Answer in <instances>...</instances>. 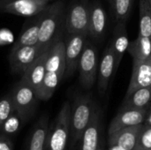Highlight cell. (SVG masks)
Wrapping results in <instances>:
<instances>
[{
  "label": "cell",
  "instance_id": "obj_1",
  "mask_svg": "<svg viewBox=\"0 0 151 150\" xmlns=\"http://www.w3.org/2000/svg\"><path fill=\"white\" fill-rule=\"evenodd\" d=\"M65 72V42L58 38L49 49L46 72L38 99L48 101L53 95Z\"/></svg>",
  "mask_w": 151,
  "mask_h": 150
},
{
  "label": "cell",
  "instance_id": "obj_2",
  "mask_svg": "<svg viewBox=\"0 0 151 150\" xmlns=\"http://www.w3.org/2000/svg\"><path fill=\"white\" fill-rule=\"evenodd\" d=\"M97 105L90 94L78 95L71 105V132L70 146L75 149L89 125Z\"/></svg>",
  "mask_w": 151,
  "mask_h": 150
},
{
  "label": "cell",
  "instance_id": "obj_3",
  "mask_svg": "<svg viewBox=\"0 0 151 150\" xmlns=\"http://www.w3.org/2000/svg\"><path fill=\"white\" fill-rule=\"evenodd\" d=\"M64 4L61 2H55L42 11L40 17L38 45L47 50L58 38V30L64 17Z\"/></svg>",
  "mask_w": 151,
  "mask_h": 150
},
{
  "label": "cell",
  "instance_id": "obj_4",
  "mask_svg": "<svg viewBox=\"0 0 151 150\" xmlns=\"http://www.w3.org/2000/svg\"><path fill=\"white\" fill-rule=\"evenodd\" d=\"M71 132V104L65 102L49 130L46 150H66Z\"/></svg>",
  "mask_w": 151,
  "mask_h": 150
},
{
  "label": "cell",
  "instance_id": "obj_5",
  "mask_svg": "<svg viewBox=\"0 0 151 150\" xmlns=\"http://www.w3.org/2000/svg\"><path fill=\"white\" fill-rule=\"evenodd\" d=\"M80 82L86 90L92 88L96 80L98 72L97 50L90 42H86L79 61Z\"/></svg>",
  "mask_w": 151,
  "mask_h": 150
},
{
  "label": "cell",
  "instance_id": "obj_6",
  "mask_svg": "<svg viewBox=\"0 0 151 150\" xmlns=\"http://www.w3.org/2000/svg\"><path fill=\"white\" fill-rule=\"evenodd\" d=\"M11 96L16 112L21 117L24 122L27 121L31 117L36 102L39 100L36 93L27 83L20 80L15 85Z\"/></svg>",
  "mask_w": 151,
  "mask_h": 150
},
{
  "label": "cell",
  "instance_id": "obj_7",
  "mask_svg": "<svg viewBox=\"0 0 151 150\" xmlns=\"http://www.w3.org/2000/svg\"><path fill=\"white\" fill-rule=\"evenodd\" d=\"M48 4L49 0H0V11L31 17L40 14Z\"/></svg>",
  "mask_w": 151,
  "mask_h": 150
},
{
  "label": "cell",
  "instance_id": "obj_8",
  "mask_svg": "<svg viewBox=\"0 0 151 150\" xmlns=\"http://www.w3.org/2000/svg\"><path fill=\"white\" fill-rule=\"evenodd\" d=\"M90 6L85 3L72 5L66 17L65 27L68 34H85L88 35Z\"/></svg>",
  "mask_w": 151,
  "mask_h": 150
},
{
  "label": "cell",
  "instance_id": "obj_9",
  "mask_svg": "<svg viewBox=\"0 0 151 150\" xmlns=\"http://www.w3.org/2000/svg\"><path fill=\"white\" fill-rule=\"evenodd\" d=\"M88 34H69L65 42V76H71L78 68L79 61L86 44Z\"/></svg>",
  "mask_w": 151,
  "mask_h": 150
},
{
  "label": "cell",
  "instance_id": "obj_10",
  "mask_svg": "<svg viewBox=\"0 0 151 150\" xmlns=\"http://www.w3.org/2000/svg\"><path fill=\"white\" fill-rule=\"evenodd\" d=\"M44 51L38 44L12 49L9 57L10 66L14 72L23 74L27 68Z\"/></svg>",
  "mask_w": 151,
  "mask_h": 150
},
{
  "label": "cell",
  "instance_id": "obj_11",
  "mask_svg": "<svg viewBox=\"0 0 151 150\" xmlns=\"http://www.w3.org/2000/svg\"><path fill=\"white\" fill-rule=\"evenodd\" d=\"M150 108L146 109H120L117 116L112 119L108 129L111 135L123 128L144 124Z\"/></svg>",
  "mask_w": 151,
  "mask_h": 150
},
{
  "label": "cell",
  "instance_id": "obj_12",
  "mask_svg": "<svg viewBox=\"0 0 151 150\" xmlns=\"http://www.w3.org/2000/svg\"><path fill=\"white\" fill-rule=\"evenodd\" d=\"M117 71L118 68L116 66V57L111 45L109 44L104 50L101 62L98 65L97 89L101 95H104L106 93L110 86V82Z\"/></svg>",
  "mask_w": 151,
  "mask_h": 150
},
{
  "label": "cell",
  "instance_id": "obj_13",
  "mask_svg": "<svg viewBox=\"0 0 151 150\" xmlns=\"http://www.w3.org/2000/svg\"><path fill=\"white\" fill-rule=\"evenodd\" d=\"M49 50L42 52L24 72L21 80L27 83L39 97L46 72V60Z\"/></svg>",
  "mask_w": 151,
  "mask_h": 150
},
{
  "label": "cell",
  "instance_id": "obj_14",
  "mask_svg": "<svg viewBox=\"0 0 151 150\" xmlns=\"http://www.w3.org/2000/svg\"><path fill=\"white\" fill-rule=\"evenodd\" d=\"M151 87V56L142 61H134L133 72L126 96L141 88Z\"/></svg>",
  "mask_w": 151,
  "mask_h": 150
},
{
  "label": "cell",
  "instance_id": "obj_15",
  "mask_svg": "<svg viewBox=\"0 0 151 150\" xmlns=\"http://www.w3.org/2000/svg\"><path fill=\"white\" fill-rule=\"evenodd\" d=\"M143 124L123 128L109 136V146H117L124 150H134Z\"/></svg>",
  "mask_w": 151,
  "mask_h": 150
},
{
  "label": "cell",
  "instance_id": "obj_16",
  "mask_svg": "<svg viewBox=\"0 0 151 150\" xmlns=\"http://www.w3.org/2000/svg\"><path fill=\"white\" fill-rule=\"evenodd\" d=\"M101 110L97 107L89 125L84 131L81 140L80 150H96L100 141Z\"/></svg>",
  "mask_w": 151,
  "mask_h": 150
},
{
  "label": "cell",
  "instance_id": "obj_17",
  "mask_svg": "<svg viewBox=\"0 0 151 150\" xmlns=\"http://www.w3.org/2000/svg\"><path fill=\"white\" fill-rule=\"evenodd\" d=\"M129 44H130V42H129L127 32L126 22L119 21L114 28L112 39L110 43L112 49V51L116 57L117 68H119L126 51H127Z\"/></svg>",
  "mask_w": 151,
  "mask_h": 150
},
{
  "label": "cell",
  "instance_id": "obj_18",
  "mask_svg": "<svg viewBox=\"0 0 151 150\" xmlns=\"http://www.w3.org/2000/svg\"><path fill=\"white\" fill-rule=\"evenodd\" d=\"M107 16L103 5L99 3L93 4L90 6L88 35L95 39L104 36L106 30Z\"/></svg>",
  "mask_w": 151,
  "mask_h": 150
},
{
  "label": "cell",
  "instance_id": "obj_19",
  "mask_svg": "<svg viewBox=\"0 0 151 150\" xmlns=\"http://www.w3.org/2000/svg\"><path fill=\"white\" fill-rule=\"evenodd\" d=\"M49 130L47 117H42L36 122L32 132L28 150H46Z\"/></svg>",
  "mask_w": 151,
  "mask_h": 150
},
{
  "label": "cell",
  "instance_id": "obj_20",
  "mask_svg": "<svg viewBox=\"0 0 151 150\" xmlns=\"http://www.w3.org/2000/svg\"><path fill=\"white\" fill-rule=\"evenodd\" d=\"M151 103V87L141 88L125 97L120 109H146Z\"/></svg>",
  "mask_w": 151,
  "mask_h": 150
},
{
  "label": "cell",
  "instance_id": "obj_21",
  "mask_svg": "<svg viewBox=\"0 0 151 150\" xmlns=\"http://www.w3.org/2000/svg\"><path fill=\"white\" fill-rule=\"evenodd\" d=\"M127 51L132 56L134 61H142L151 56L150 37L138 34L137 38L130 42Z\"/></svg>",
  "mask_w": 151,
  "mask_h": 150
},
{
  "label": "cell",
  "instance_id": "obj_22",
  "mask_svg": "<svg viewBox=\"0 0 151 150\" xmlns=\"http://www.w3.org/2000/svg\"><path fill=\"white\" fill-rule=\"evenodd\" d=\"M39 27L40 19H37L35 23L28 26L19 34L18 40L15 42L12 49H16L21 46H31L38 44L39 39Z\"/></svg>",
  "mask_w": 151,
  "mask_h": 150
},
{
  "label": "cell",
  "instance_id": "obj_23",
  "mask_svg": "<svg viewBox=\"0 0 151 150\" xmlns=\"http://www.w3.org/2000/svg\"><path fill=\"white\" fill-rule=\"evenodd\" d=\"M140 30L142 36L151 35V5L148 0H140Z\"/></svg>",
  "mask_w": 151,
  "mask_h": 150
},
{
  "label": "cell",
  "instance_id": "obj_24",
  "mask_svg": "<svg viewBox=\"0 0 151 150\" xmlns=\"http://www.w3.org/2000/svg\"><path fill=\"white\" fill-rule=\"evenodd\" d=\"M134 0H111L112 10L117 21H124L128 19L132 10Z\"/></svg>",
  "mask_w": 151,
  "mask_h": 150
},
{
  "label": "cell",
  "instance_id": "obj_25",
  "mask_svg": "<svg viewBox=\"0 0 151 150\" xmlns=\"http://www.w3.org/2000/svg\"><path fill=\"white\" fill-rule=\"evenodd\" d=\"M22 123H24L23 119L15 111L3 123V125L0 127V130L2 133L4 135H12L18 132Z\"/></svg>",
  "mask_w": 151,
  "mask_h": 150
},
{
  "label": "cell",
  "instance_id": "obj_26",
  "mask_svg": "<svg viewBox=\"0 0 151 150\" xmlns=\"http://www.w3.org/2000/svg\"><path fill=\"white\" fill-rule=\"evenodd\" d=\"M15 111H16L11 94L0 99V127L3 123Z\"/></svg>",
  "mask_w": 151,
  "mask_h": 150
},
{
  "label": "cell",
  "instance_id": "obj_27",
  "mask_svg": "<svg viewBox=\"0 0 151 150\" xmlns=\"http://www.w3.org/2000/svg\"><path fill=\"white\" fill-rule=\"evenodd\" d=\"M151 149V126L143 124V127L139 135L137 143L134 150Z\"/></svg>",
  "mask_w": 151,
  "mask_h": 150
},
{
  "label": "cell",
  "instance_id": "obj_28",
  "mask_svg": "<svg viewBox=\"0 0 151 150\" xmlns=\"http://www.w3.org/2000/svg\"><path fill=\"white\" fill-rule=\"evenodd\" d=\"M12 42V34L7 29L0 30V45H5Z\"/></svg>",
  "mask_w": 151,
  "mask_h": 150
},
{
  "label": "cell",
  "instance_id": "obj_29",
  "mask_svg": "<svg viewBox=\"0 0 151 150\" xmlns=\"http://www.w3.org/2000/svg\"><path fill=\"white\" fill-rule=\"evenodd\" d=\"M0 150H13L12 143L3 133L0 135Z\"/></svg>",
  "mask_w": 151,
  "mask_h": 150
},
{
  "label": "cell",
  "instance_id": "obj_30",
  "mask_svg": "<svg viewBox=\"0 0 151 150\" xmlns=\"http://www.w3.org/2000/svg\"><path fill=\"white\" fill-rule=\"evenodd\" d=\"M144 124L148 125V126H151V107H150V109H149L148 115H147V118H146V120H145Z\"/></svg>",
  "mask_w": 151,
  "mask_h": 150
},
{
  "label": "cell",
  "instance_id": "obj_31",
  "mask_svg": "<svg viewBox=\"0 0 151 150\" xmlns=\"http://www.w3.org/2000/svg\"><path fill=\"white\" fill-rule=\"evenodd\" d=\"M96 150H104V141H99V144H98V147H97Z\"/></svg>",
  "mask_w": 151,
  "mask_h": 150
},
{
  "label": "cell",
  "instance_id": "obj_32",
  "mask_svg": "<svg viewBox=\"0 0 151 150\" xmlns=\"http://www.w3.org/2000/svg\"><path fill=\"white\" fill-rule=\"evenodd\" d=\"M149 2H150V5H151V0H148Z\"/></svg>",
  "mask_w": 151,
  "mask_h": 150
},
{
  "label": "cell",
  "instance_id": "obj_33",
  "mask_svg": "<svg viewBox=\"0 0 151 150\" xmlns=\"http://www.w3.org/2000/svg\"><path fill=\"white\" fill-rule=\"evenodd\" d=\"M150 39H151V35H150Z\"/></svg>",
  "mask_w": 151,
  "mask_h": 150
},
{
  "label": "cell",
  "instance_id": "obj_34",
  "mask_svg": "<svg viewBox=\"0 0 151 150\" xmlns=\"http://www.w3.org/2000/svg\"><path fill=\"white\" fill-rule=\"evenodd\" d=\"M150 150H151V149H150Z\"/></svg>",
  "mask_w": 151,
  "mask_h": 150
}]
</instances>
